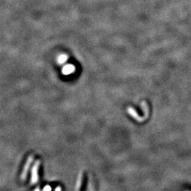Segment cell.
I'll list each match as a JSON object with an SVG mask.
<instances>
[{
	"instance_id": "obj_1",
	"label": "cell",
	"mask_w": 191,
	"mask_h": 191,
	"mask_svg": "<svg viewBox=\"0 0 191 191\" xmlns=\"http://www.w3.org/2000/svg\"><path fill=\"white\" fill-rule=\"evenodd\" d=\"M40 165V161L37 160L31 169V184H36L38 181V169Z\"/></svg>"
},
{
	"instance_id": "obj_2",
	"label": "cell",
	"mask_w": 191,
	"mask_h": 191,
	"mask_svg": "<svg viewBox=\"0 0 191 191\" xmlns=\"http://www.w3.org/2000/svg\"><path fill=\"white\" fill-rule=\"evenodd\" d=\"M33 159H34V156L33 155H31L29 158H28L26 164H25L24 168H23V171H22L21 175V180L24 181L26 179L28 174H29L30 166H31V165L32 164V162H33Z\"/></svg>"
},
{
	"instance_id": "obj_3",
	"label": "cell",
	"mask_w": 191,
	"mask_h": 191,
	"mask_svg": "<svg viewBox=\"0 0 191 191\" xmlns=\"http://www.w3.org/2000/svg\"><path fill=\"white\" fill-rule=\"evenodd\" d=\"M76 67L74 65H73L72 64H68L64 65L63 69H62V73L64 75H70L72 73L75 72Z\"/></svg>"
},
{
	"instance_id": "obj_4",
	"label": "cell",
	"mask_w": 191,
	"mask_h": 191,
	"mask_svg": "<svg viewBox=\"0 0 191 191\" xmlns=\"http://www.w3.org/2000/svg\"><path fill=\"white\" fill-rule=\"evenodd\" d=\"M127 110H128V114L130 115V116H132V118H134L135 120H137V121L141 122V121L143 120H142V119L141 118V117H139V115L137 114V113L136 111H135V109H132V107H128Z\"/></svg>"
},
{
	"instance_id": "obj_5",
	"label": "cell",
	"mask_w": 191,
	"mask_h": 191,
	"mask_svg": "<svg viewBox=\"0 0 191 191\" xmlns=\"http://www.w3.org/2000/svg\"><path fill=\"white\" fill-rule=\"evenodd\" d=\"M68 56L66 54H61L59 55L57 58V64H63L67 61L68 59Z\"/></svg>"
},
{
	"instance_id": "obj_6",
	"label": "cell",
	"mask_w": 191,
	"mask_h": 191,
	"mask_svg": "<svg viewBox=\"0 0 191 191\" xmlns=\"http://www.w3.org/2000/svg\"><path fill=\"white\" fill-rule=\"evenodd\" d=\"M82 181H83V174L82 172H80L77 180V184H76V189H77V191L80 190V188H81L82 185Z\"/></svg>"
},
{
	"instance_id": "obj_7",
	"label": "cell",
	"mask_w": 191,
	"mask_h": 191,
	"mask_svg": "<svg viewBox=\"0 0 191 191\" xmlns=\"http://www.w3.org/2000/svg\"><path fill=\"white\" fill-rule=\"evenodd\" d=\"M51 190V187L50 185H46L45 188H43V191H50Z\"/></svg>"
},
{
	"instance_id": "obj_8",
	"label": "cell",
	"mask_w": 191,
	"mask_h": 191,
	"mask_svg": "<svg viewBox=\"0 0 191 191\" xmlns=\"http://www.w3.org/2000/svg\"><path fill=\"white\" fill-rule=\"evenodd\" d=\"M55 191H61V188L60 187H57L56 189L55 190Z\"/></svg>"
},
{
	"instance_id": "obj_9",
	"label": "cell",
	"mask_w": 191,
	"mask_h": 191,
	"mask_svg": "<svg viewBox=\"0 0 191 191\" xmlns=\"http://www.w3.org/2000/svg\"><path fill=\"white\" fill-rule=\"evenodd\" d=\"M36 191H40V190H39V189H38V188H37V189L36 190Z\"/></svg>"
}]
</instances>
